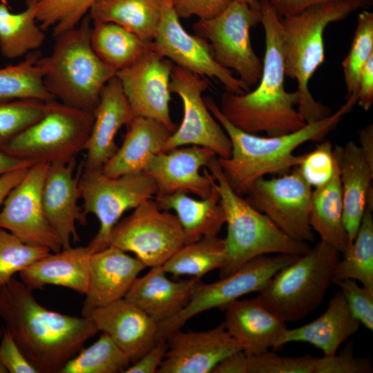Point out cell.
Wrapping results in <instances>:
<instances>
[{
  "mask_svg": "<svg viewBox=\"0 0 373 373\" xmlns=\"http://www.w3.org/2000/svg\"><path fill=\"white\" fill-rule=\"evenodd\" d=\"M32 289L13 278L0 286V316L28 361L39 373H60L99 331L87 317L41 305Z\"/></svg>",
  "mask_w": 373,
  "mask_h": 373,
  "instance_id": "1",
  "label": "cell"
},
{
  "mask_svg": "<svg viewBox=\"0 0 373 373\" xmlns=\"http://www.w3.org/2000/svg\"><path fill=\"white\" fill-rule=\"evenodd\" d=\"M260 13L265 50L258 85L243 94L225 90L218 106L223 116L242 131L278 136L296 131L307 123L296 108L298 93L285 88L280 17L265 0H260Z\"/></svg>",
  "mask_w": 373,
  "mask_h": 373,
  "instance_id": "2",
  "label": "cell"
},
{
  "mask_svg": "<svg viewBox=\"0 0 373 373\" xmlns=\"http://www.w3.org/2000/svg\"><path fill=\"white\" fill-rule=\"evenodd\" d=\"M204 102L225 131L231 143L229 158L218 157L223 174L231 188L245 195L251 184L265 175L285 173L298 166L304 155H294V151L308 141H318L334 130L349 113L357 99H346L336 112L302 128L278 136L261 137L242 131L232 125L222 114L219 106L209 97Z\"/></svg>",
  "mask_w": 373,
  "mask_h": 373,
  "instance_id": "3",
  "label": "cell"
},
{
  "mask_svg": "<svg viewBox=\"0 0 373 373\" xmlns=\"http://www.w3.org/2000/svg\"><path fill=\"white\" fill-rule=\"evenodd\" d=\"M361 8L365 6L356 1H332L280 17L285 75L297 82V109L307 124L332 113L329 107L314 99L309 88L312 77L325 60V30Z\"/></svg>",
  "mask_w": 373,
  "mask_h": 373,
  "instance_id": "4",
  "label": "cell"
},
{
  "mask_svg": "<svg viewBox=\"0 0 373 373\" xmlns=\"http://www.w3.org/2000/svg\"><path fill=\"white\" fill-rule=\"evenodd\" d=\"M90 19L55 37L52 52L37 61L47 90L68 106L93 113L104 85L116 71L101 61L90 42Z\"/></svg>",
  "mask_w": 373,
  "mask_h": 373,
  "instance_id": "5",
  "label": "cell"
},
{
  "mask_svg": "<svg viewBox=\"0 0 373 373\" xmlns=\"http://www.w3.org/2000/svg\"><path fill=\"white\" fill-rule=\"evenodd\" d=\"M213 176L225 215L224 239L228 262L220 269V278L235 272L249 260L269 254L303 256L311 249L308 242L291 238L265 214L236 193L228 184L213 157L205 167Z\"/></svg>",
  "mask_w": 373,
  "mask_h": 373,
  "instance_id": "6",
  "label": "cell"
},
{
  "mask_svg": "<svg viewBox=\"0 0 373 373\" xmlns=\"http://www.w3.org/2000/svg\"><path fill=\"white\" fill-rule=\"evenodd\" d=\"M341 254L321 240L278 271L256 298L285 323L305 318L321 305Z\"/></svg>",
  "mask_w": 373,
  "mask_h": 373,
  "instance_id": "7",
  "label": "cell"
},
{
  "mask_svg": "<svg viewBox=\"0 0 373 373\" xmlns=\"http://www.w3.org/2000/svg\"><path fill=\"white\" fill-rule=\"evenodd\" d=\"M93 119L92 112L49 101L46 114L2 151L34 163L68 162L85 150Z\"/></svg>",
  "mask_w": 373,
  "mask_h": 373,
  "instance_id": "8",
  "label": "cell"
},
{
  "mask_svg": "<svg viewBox=\"0 0 373 373\" xmlns=\"http://www.w3.org/2000/svg\"><path fill=\"white\" fill-rule=\"evenodd\" d=\"M260 23L259 8L236 0L219 15L206 19H199L193 24L197 36L210 46L216 62L235 71L249 88L258 83L262 61L253 49L250 31Z\"/></svg>",
  "mask_w": 373,
  "mask_h": 373,
  "instance_id": "9",
  "label": "cell"
},
{
  "mask_svg": "<svg viewBox=\"0 0 373 373\" xmlns=\"http://www.w3.org/2000/svg\"><path fill=\"white\" fill-rule=\"evenodd\" d=\"M79 189L84 212L94 214L99 222L97 234L88 245L92 254L109 247L111 231L125 211L157 193L155 181L144 171L109 177L102 171H84Z\"/></svg>",
  "mask_w": 373,
  "mask_h": 373,
  "instance_id": "10",
  "label": "cell"
},
{
  "mask_svg": "<svg viewBox=\"0 0 373 373\" xmlns=\"http://www.w3.org/2000/svg\"><path fill=\"white\" fill-rule=\"evenodd\" d=\"M298 257L287 254L260 256L219 280L203 283L198 280L187 305L175 316L157 323L156 341L166 340L170 334L202 312L213 308L222 310L245 295L260 292L278 271Z\"/></svg>",
  "mask_w": 373,
  "mask_h": 373,
  "instance_id": "11",
  "label": "cell"
},
{
  "mask_svg": "<svg viewBox=\"0 0 373 373\" xmlns=\"http://www.w3.org/2000/svg\"><path fill=\"white\" fill-rule=\"evenodd\" d=\"M184 245L175 214L161 209L151 198L115 225L109 246L132 252L145 267H153L162 266Z\"/></svg>",
  "mask_w": 373,
  "mask_h": 373,
  "instance_id": "12",
  "label": "cell"
},
{
  "mask_svg": "<svg viewBox=\"0 0 373 373\" xmlns=\"http://www.w3.org/2000/svg\"><path fill=\"white\" fill-rule=\"evenodd\" d=\"M207 77L175 65L170 91L179 96L183 106L181 124L169 137L164 151L196 145L213 151L218 157L229 158L231 143L224 128L207 108L202 93L209 88Z\"/></svg>",
  "mask_w": 373,
  "mask_h": 373,
  "instance_id": "13",
  "label": "cell"
},
{
  "mask_svg": "<svg viewBox=\"0 0 373 373\" xmlns=\"http://www.w3.org/2000/svg\"><path fill=\"white\" fill-rule=\"evenodd\" d=\"M312 186L298 168L279 178L255 180L245 195L247 202L265 214L282 231L293 239L314 240L309 223Z\"/></svg>",
  "mask_w": 373,
  "mask_h": 373,
  "instance_id": "14",
  "label": "cell"
},
{
  "mask_svg": "<svg viewBox=\"0 0 373 373\" xmlns=\"http://www.w3.org/2000/svg\"><path fill=\"white\" fill-rule=\"evenodd\" d=\"M153 49L175 65L201 76L219 81L226 91L243 94L250 90L231 70L214 59L208 42L189 34L177 15L173 0H163L160 23L152 41Z\"/></svg>",
  "mask_w": 373,
  "mask_h": 373,
  "instance_id": "15",
  "label": "cell"
},
{
  "mask_svg": "<svg viewBox=\"0 0 373 373\" xmlns=\"http://www.w3.org/2000/svg\"><path fill=\"white\" fill-rule=\"evenodd\" d=\"M48 164L35 163L11 190L3 202L0 228L27 245L58 252L62 247L46 218L41 201V191Z\"/></svg>",
  "mask_w": 373,
  "mask_h": 373,
  "instance_id": "16",
  "label": "cell"
},
{
  "mask_svg": "<svg viewBox=\"0 0 373 373\" xmlns=\"http://www.w3.org/2000/svg\"><path fill=\"white\" fill-rule=\"evenodd\" d=\"M175 64L151 49L117 71L133 117L155 119L175 130L169 109L171 75Z\"/></svg>",
  "mask_w": 373,
  "mask_h": 373,
  "instance_id": "17",
  "label": "cell"
},
{
  "mask_svg": "<svg viewBox=\"0 0 373 373\" xmlns=\"http://www.w3.org/2000/svg\"><path fill=\"white\" fill-rule=\"evenodd\" d=\"M168 350L157 373H211L227 355L242 350L223 323L201 332L181 329L166 338Z\"/></svg>",
  "mask_w": 373,
  "mask_h": 373,
  "instance_id": "18",
  "label": "cell"
},
{
  "mask_svg": "<svg viewBox=\"0 0 373 373\" xmlns=\"http://www.w3.org/2000/svg\"><path fill=\"white\" fill-rule=\"evenodd\" d=\"M215 155L203 146H180L153 155L143 171L155 181L157 194L182 191L204 198L211 193L214 179L206 168L203 174L200 171Z\"/></svg>",
  "mask_w": 373,
  "mask_h": 373,
  "instance_id": "19",
  "label": "cell"
},
{
  "mask_svg": "<svg viewBox=\"0 0 373 373\" xmlns=\"http://www.w3.org/2000/svg\"><path fill=\"white\" fill-rule=\"evenodd\" d=\"M75 166V159L49 164L41 191L44 214L62 249L70 247L71 240L79 241L76 222L85 224L87 221V214L77 204L80 175H74Z\"/></svg>",
  "mask_w": 373,
  "mask_h": 373,
  "instance_id": "20",
  "label": "cell"
},
{
  "mask_svg": "<svg viewBox=\"0 0 373 373\" xmlns=\"http://www.w3.org/2000/svg\"><path fill=\"white\" fill-rule=\"evenodd\" d=\"M94 119L85 150L84 171H102L118 147L115 136L133 115L119 79L112 77L103 87L93 111Z\"/></svg>",
  "mask_w": 373,
  "mask_h": 373,
  "instance_id": "21",
  "label": "cell"
},
{
  "mask_svg": "<svg viewBox=\"0 0 373 373\" xmlns=\"http://www.w3.org/2000/svg\"><path fill=\"white\" fill-rule=\"evenodd\" d=\"M98 331L106 333L132 363L156 343L157 323L124 298L96 308L84 316Z\"/></svg>",
  "mask_w": 373,
  "mask_h": 373,
  "instance_id": "22",
  "label": "cell"
},
{
  "mask_svg": "<svg viewBox=\"0 0 373 373\" xmlns=\"http://www.w3.org/2000/svg\"><path fill=\"white\" fill-rule=\"evenodd\" d=\"M145 266L117 248L111 247L91 254L89 286L82 308L90 311L124 298Z\"/></svg>",
  "mask_w": 373,
  "mask_h": 373,
  "instance_id": "23",
  "label": "cell"
},
{
  "mask_svg": "<svg viewBox=\"0 0 373 373\" xmlns=\"http://www.w3.org/2000/svg\"><path fill=\"white\" fill-rule=\"evenodd\" d=\"M222 310L223 322L229 333L247 355H253L276 345L287 329L286 323L267 309L256 298L236 300Z\"/></svg>",
  "mask_w": 373,
  "mask_h": 373,
  "instance_id": "24",
  "label": "cell"
},
{
  "mask_svg": "<svg viewBox=\"0 0 373 373\" xmlns=\"http://www.w3.org/2000/svg\"><path fill=\"white\" fill-rule=\"evenodd\" d=\"M198 280H171L162 266L153 267L135 280L124 298L159 323L187 305Z\"/></svg>",
  "mask_w": 373,
  "mask_h": 373,
  "instance_id": "25",
  "label": "cell"
},
{
  "mask_svg": "<svg viewBox=\"0 0 373 373\" xmlns=\"http://www.w3.org/2000/svg\"><path fill=\"white\" fill-rule=\"evenodd\" d=\"M360 325L339 290L330 299L327 309L319 317L300 327L287 328L275 350L287 343L302 342L315 346L324 355H332L358 331Z\"/></svg>",
  "mask_w": 373,
  "mask_h": 373,
  "instance_id": "26",
  "label": "cell"
},
{
  "mask_svg": "<svg viewBox=\"0 0 373 373\" xmlns=\"http://www.w3.org/2000/svg\"><path fill=\"white\" fill-rule=\"evenodd\" d=\"M120 147L102 168L109 177L142 172L149 160L164 151L172 132L162 123L148 117H133Z\"/></svg>",
  "mask_w": 373,
  "mask_h": 373,
  "instance_id": "27",
  "label": "cell"
},
{
  "mask_svg": "<svg viewBox=\"0 0 373 373\" xmlns=\"http://www.w3.org/2000/svg\"><path fill=\"white\" fill-rule=\"evenodd\" d=\"M91 254L88 246L70 247L49 253L19 273L21 281L32 290L52 285L86 294L89 286Z\"/></svg>",
  "mask_w": 373,
  "mask_h": 373,
  "instance_id": "28",
  "label": "cell"
},
{
  "mask_svg": "<svg viewBox=\"0 0 373 373\" xmlns=\"http://www.w3.org/2000/svg\"><path fill=\"white\" fill-rule=\"evenodd\" d=\"M339 170L343 201V220L352 243L366 208L367 193L372 186L373 167L354 141L334 148Z\"/></svg>",
  "mask_w": 373,
  "mask_h": 373,
  "instance_id": "29",
  "label": "cell"
},
{
  "mask_svg": "<svg viewBox=\"0 0 373 373\" xmlns=\"http://www.w3.org/2000/svg\"><path fill=\"white\" fill-rule=\"evenodd\" d=\"M155 200L162 210H173L184 233L185 245L218 236L225 224V215L216 186L209 196L197 200L177 191L157 194Z\"/></svg>",
  "mask_w": 373,
  "mask_h": 373,
  "instance_id": "30",
  "label": "cell"
},
{
  "mask_svg": "<svg viewBox=\"0 0 373 373\" xmlns=\"http://www.w3.org/2000/svg\"><path fill=\"white\" fill-rule=\"evenodd\" d=\"M332 177L324 185L312 191L309 208L311 227L321 240L333 247L341 254L351 245L343 224V201L340 170L336 156Z\"/></svg>",
  "mask_w": 373,
  "mask_h": 373,
  "instance_id": "31",
  "label": "cell"
},
{
  "mask_svg": "<svg viewBox=\"0 0 373 373\" xmlns=\"http://www.w3.org/2000/svg\"><path fill=\"white\" fill-rule=\"evenodd\" d=\"M163 0H97L88 10L93 23H114L151 43L156 33Z\"/></svg>",
  "mask_w": 373,
  "mask_h": 373,
  "instance_id": "32",
  "label": "cell"
},
{
  "mask_svg": "<svg viewBox=\"0 0 373 373\" xmlns=\"http://www.w3.org/2000/svg\"><path fill=\"white\" fill-rule=\"evenodd\" d=\"M38 1L26 0V9L19 13L0 3V50L5 57H21L43 44L45 33L36 19Z\"/></svg>",
  "mask_w": 373,
  "mask_h": 373,
  "instance_id": "33",
  "label": "cell"
},
{
  "mask_svg": "<svg viewBox=\"0 0 373 373\" xmlns=\"http://www.w3.org/2000/svg\"><path fill=\"white\" fill-rule=\"evenodd\" d=\"M90 42L94 52L116 73L133 63L152 48V42L114 23H93Z\"/></svg>",
  "mask_w": 373,
  "mask_h": 373,
  "instance_id": "34",
  "label": "cell"
},
{
  "mask_svg": "<svg viewBox=\"0 0 373 373\" xmlns=\"http://www.w3.org/2000/svg\"><path fill=\"white\" fill-rule=\"evenodd\" d=\"M228 260L224 239L215 236L184 245L162 267L166 274L200 280L207 273L222 268Z\"/></svg>",
  "mask_w": 373,
  "mask_h": 373,
  "instance_id": "35",
  "label": "cell"
},
{
  "mask_svg": "<svg viewBox=\"0 0 373 373\" xmlns=\"http://www.w3.org/2000/svg\"><path fill=\"white\" fill-rule=\"evenodd\" d=\"M372 211L366 207L354 240L336 265L332 283L349 278L373 288Z\"/></svg>",
  "mask_w": 373,
  "mask_h": 373,
  "instance_id": "36",
  "label": "cell"
},
{
  "mask_svg": "<svg viewBox=\"0 0 373 373\" xmlns=\"http://www.w3.org/2000/svg\"><path fill=\"white\" fill-rule=\"evenodd\" d=\"M38 50L26 54L23 61L0 68V101L18 99H55L47 90L37 65L41 57Z\"/></svg>",
  "mask_w": 373,
  "mask_h": 373,
  "instance_id": "37",
  "label": "cell"
},
{
  "mask_svg": "<svg viewBox=\"0 0 373 373\" xmlns=\"http://www.w3.org/2000/svg\"><path fill=\"white\" fill-rule=\"evenodd\" d=\"M129 357L104 332L90 346L83 348L69 360L60 373L124 372L131 365Z\"/></svg>",
  "mask_w": 373,
  "mask_h": 373,
  "instance_id": "38",
  "label": "cell"
},
{
  "mask_svg": "<svg viewBox=\"0 0 373 373\" xmlns=\"http://www.w3.org/2000/svg\"><path fill=\"white\" fill-rule=\"evenodd\" d=\"M373 57V13L363 10L348 54L342 61L347 97L357 99L358 84L363 68Z\"/></svg>",
  "mask_w": 373,
  "mask_h": 373,
  "instance_id": "39",
  "label": "cell"
},
{
  "mask_svg": "<svg viewBox=\"0 0 373 373\" xmlns=\"http://www.w3.org/2000/svg\"><path fill=\"white\" fill-rule=\"evenodd\" d=\"M48 102L36 99L0 101V150L39 120L48 108Z\"/></svg>",
  "mask_w": 373,
  "mask_h": 373,
  "instance_id": "40",
  "label": "cell"
},
{
  "mask_svg": "<svg viewBox=\"0 0 373 373\" xmlns=\"http://www.w3.org/2000/svg\"><path fill=\"white\" fill-rule=\"evenodd\" d=\"M97 0H39L36 19L46 31L52 28L55 37L76 27Z\"/></svg>",
  "mask_w": 373,
  "mask_h": 373,
  "instance_id": "41",
  "label": "cell"
},
{
  "mask_svg": "<svg viewBox=\"0 0 373 373\" xmlns=\"http://www.w3.org/2000/svg\"><path fill=\"white\" fill-rule=\"evenodd\" d=\"M50 252L46 247L27 245L0 228V286Z\"/></svg>",
  "mask_w": 373,
  "mask_h": 373,
  "instance_id": "42",
  "label": "cell"
},
{
  "mask_svg": "<svg viewBox=\"0 0 373 373\" xmlns=\"http://www.w3.org/2000/svg\"><path fill=\"white\" fill-rule=\"evenodd\" d=\"M248 373H314L317 357L283 356L269 350L247 355Z\"/></svg>",
  "mask_w": 373,
  "mask_h": 373,
  "instance_id": "43",
  "label": "cell"
},
{
  "mask_svg": "<svg viewBox=\"0 0 373 373\" xmlns=\"http://www.w3.org/2000/svg\"><path fill=\"white\" fill-rule=\"evenodd\" d=\"M335 166L334 148L329 140L322 142L312 151L304 154L298 168L306 182L318 188L332 177Z\"/></svg>",
  "mask_w": 373,
  "mask_h": 373,
  "instance_id": "44",
  "label": "cell"
},
{
  "mask_svg": "<svg viewBox=\"0 0 373 373\" xmlns=\"http://www.w3.org/2000/svg\"><path fill=\"white\" fill-rule=\"evenodd\" d=\"M340 287L347 305L356 320L369 330H373V288L359 285L352 279L334 283Z\"/></svg>",
  "mask_w": 373,
  "mask_h": 373,
  "instance_id": "45",
  "label": "cell"
},
{
  "mask_svg": "<svg viewBox=\"0 0 373 373\" xmlns=\"http://www.w3.org/2000/svg\"><path fill=\"white\" fill-rule=\"evenodd\" d=\"M372 370L370 360L356 356L354 343L350 341L340 352L317 358L314 373H371Z\"/></svg>",
  "mask_w": 373,
  "mask_h": 373,
  "instance_id": "46",
  "label": "cell"
},
{
  "mask_svg": "<svg viewBox=\"0 0 373 373\" xmlns=\"http://www.w3.org/2000/svg\"><path fill=\"white\" fill-rule=\"evenodd\" d=\"M231 1L232 0H173V6L180 19L196 16L200 19H206L219 15Z\"/></svg>",
  "mask_w": 373,
  "mask_h": 373,
  "instance_id": "47",
  "label": "cell"
},
{
  "mask_svg": "<svg viewBox=\"0 0 373 373\" xmlns=\"http://www.w3.org/2000/svg\"><path fill=\"white\" fill-rule=\"evenodd\" d=\"M0 361L10 373H39L6 329L0 344Z\"/></svg>",
  "mask_w": 373,
  "mask_h": 373,
  "instance_id": "48",
  "label": "cell"
},
{
  "mask_svg": "<svg viewBox=\"0 0 373 373\" xmlns=\"http://www.w3.org/2000/svg\"><path fill=\"white\" fill-rule=\"evenodd\" d=\"M168 350L165 339L158 340L140 358L131 365L124 373H155Z\"/></svg>",
  "mask_w": 373,
  "mask_h": 373,
  "instance_id": "49",
  "label": "cell"
},
{
  "mask_svg": "<svg viewBox=\"0 0 373 373\" xmlns=\"http://www.w3.org/2000/svg\"><path fill=\"white\" fill-rule=\"evenodd\" d=\"M280 17L298 12L313 5L340 0H265ZM359 1L365 8L370 6L373 0H351Z\"/></svg>",
  "mask_w": 373,
  "mask_h": 373,
  "instance_id": "50",
  "label": "cell"
},
{
  "mask_svg": "<svg viewBox=\"0 0 373 373\" xmlns=\"http://www.w3.org/2000/svg\"><path fill=\"white\" fill-rule=\"evenodd\" d=\"M357 102L364 111H369L373 104V57L367 62L361 73L357 91Z\"/></svg>",
  "mask_w": 373,
  "mask_h": 373,
  "instance_id": "51",
  "label": "cell"
},
{
  "mask_svg": "<svg viewBox=\"0 0 373 373\" xmlns=\"http://www.w3.org/2000/svg\"><path fill=\"white\" fill-rule=\"evenodd\" d=\"M211 373H248V356L242 350L233 352L222 358Z\"/></svg>",
  "mask_w": 373,
  "mask_h": 373,
  "instance_id": "52",
  "label": "cell"
},
{
  "mask_svg": "<svg viewBox=\"0 0 373 373\" xmlns=\"http://www.w3.org/2000/svg\"><path fill=\"white\" fill-rule=\"evenodd\" d=\"M29 168L17 169L0 177V205L11 190L23 178Z\"/></svg>",
  "mask_w": 373,
  "mask_h": 373,
  "instance_id": "53",
  "label": "cell"
},
{
  "mask_svg": "<svg viewBox=\"0 0 373 373\" xmlns=\"http://www.w3.org/2000/svg\"><path fill=\"white\" fill-rule=\"evenodd\" d=\"M34 164L31 161L18 158L0 150V177L17 169L29 168Z\"/></svg>",
  "mask_w": 373,
  "mask_h": 373,
  "instance_id": "54",
  "label": "cell"
},
{
  "mask_svg": "<svg viewBox=\"0 0 373 373\" xmlns=\"http://www.w3.org/2000/svg\"><path fill=\"white\" fill-rule=\"evenodd\" d=\"M359 147L370 165L373 167V124H370L360 131Z\"/></svg>",
  "mask_w": 373,
  "mask_h": 373,
  "instance_id": "55",
  "label": "cell"
},
{
  "mask_svg": "<svg viewBox=\"0 0 373 373\" xmlns=\"http://www.w3.org/2000/svg\"><path fill=\"white\" fill-rule=\"evenodd\" d=\"M237 1L245 3L248 4L250 7L254 8H259L260 0H236Z\"/></svg>",
  "mask_w": 373,
  "mask_h": 373,
  "instance_id": "56",
  "label": "cell"
},
{
  "mask_svg": "<svg viewBox=\"0 0 373 373\" xmlns=\"http://www.w3.org/2000/svg\"><path fill=\"white\" fill-rule=\"evenodd\" d=\"M8 372L7 369L5 367V366L3 365V363L0 361V373H7Z\"/></svg>",
  "mask_w": 373,
  "mask_h": 373,
  "instance_id": "57",
  "label": "cell"
}]
</instances>
